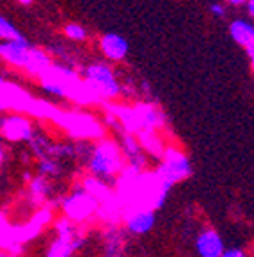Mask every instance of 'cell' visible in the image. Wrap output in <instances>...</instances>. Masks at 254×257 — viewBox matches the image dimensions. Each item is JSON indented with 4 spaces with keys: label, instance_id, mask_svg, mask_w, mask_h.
<instances>
[{
    "label": "cell",
    "instance_id": "cell-16",
    "mask_svg": "<svg viewBox=\"0 0 254 257\" xmlns=\"http://www.w3.org/2000/svg\"><path fill=\"white\" fill-rule=\"evenodd\" d=\"M52 63H54L52 56H50L46 50H43V48H40V47H32L30 59H28V64L25 66L24 72L32 77H40Z\"/></svg>",
    "mask_w": 254,
    "mask_h": 257
},
{
    "label": "cell",
    "instance_id": "cell-8",
    "mask_svg": "<svg viewBox=\"0 0 254 257\" xmlns=\"http://www.w3.org/2000/svg\"><path fill=\"white\" fill-rule=\"evenodd\" d=\"M0 134L9 141H30L34 136V125L25 112H12L0 118Z\"/></svg>",
    "mask_w": 254,
    "mask_h": 257
},
{
    "label": "cell",
    "instance_id": "cell-11",
    "mask_svg": "<svg viewBox=\"0 0 254 257\" xmlns=\"http://www.w3.org/2000/svg\"><path fill=\"white\" fill-rule=\"evenodd\" d=\"M100 52L104 54L105 59H108L110 63H121L128 57L130 52V45L124 40L121 34L118 32H105L104 36L100 38Z\"/></svg>",
    "mask_w": 254,
    "mask_h": 257
},
{
    "label": "cell",
    "instance_id": "cell-24",
    "mask_svg": "<svg viewBox=\"0 0 254 257\" xmlns=\"http://www.w3.org/2000/svg\"><path fill=\"white\" fill-rule=\"evenodd\" d=\"M246 54L250 59V66H252V70H254V45H250L249 48H246Z\"/></svg>",
    "mask_w": 254,
    "mask_h": 257
},
{
    "label": "cell",
    "instance_id": "cell-18",
    "mask_svg": "<svg viewBox=\"0 0 254 257\" xmlns=\"http://www.w3.org/2000/svg\"><path fill=\"white\" fill-rule=\"evenodd\" d=\"M64 36H66L68 40L76 41V43H84V41L88 40V31L80 24H68L66 27H64Z\"/></svg>",
    "mask_w": 254,
    "mask_h": 257
},
{
    "label": "cell",
    "instance_id": "cell-26",
    "mask_svg": "<svg viewBox=\"0 0 254 257\" xmlns=\"http://www.w3.org/2000/svg\"><path fill=\"white\" fill-rule=\"evenodd\" d=\"M18 2H20L22 6H30L32 2H34V0H18Z\"/></svg>",
    "mask_w": 254,
    "mask_h": 257
},
{
    "label": "cell",
    "instance_id": "cell-19",
    "mask_svg": "<svg viewBox=\"0 0 254 257\" xmlns=\"http://www.w3.org/2000/svg\"><path fill=\"white\" fill-rule=\"evenodd\" d=\"M60 173V166L52 157H41L40 161V175L43 177H57Z\"/></svg>",
    "mask_w": 254,
    "mask_h": 257
},
{
    "label": "cell",
    "instance_id": "cell-2",
    "mask_svg": "<svg viewBox=\"0 0 254 257\" xmlns=\"http://www.w3.org/2000/svg\"><path fill=\"white\" fill-rule=\"evenodd\" d=\"M89 173L102 181H107L110 184L118 179L124 168V156L120 149V143L110 138H100L88 157Z\"/></svg>",
    "mask_w": 254,
    "mask_h": 257
},
{
    "label": "cell",
    "instance_id": "cell-12",
    "mask_svg": "<svg viewBox=\"0 0 254 257\" xmlns=\"http://www.w3.org/2000/svg\"><path fill=\"white\" fill-rule=\"evenodd\" d=\"M120 149L124 156V161H126V165L130 166H137V168H142L146 166L148 163V154L144 152L142 145H140L139 138L135 136L134 133H128L124 131L121 133V141H120Z\"/></svg>",
    "mask_w": 254,
    "mask_h": 257
},
{
    "label": "cell",
    "instance_id": "cell-22",
    "mask_svg": "<svg viewBox=\"0 0 254 257\" xmlns=\"http://www.w3.org/2000/svg\"><path fill=\"white\" fill-rule=\"evenodd\" d=\"M244 8H246V11H247V15H249V18L254 22V0H247Z\"/></svg>",
    "mask_w": 254,
    "mask_h": 257
},
{
    "label": "cell",
    "instance_id": "cell-17",
    "mask_svg": "<svg viewBox=\"0 0 254 257\" xmlns=\"http://www.w3.org/2000/svg\"><path fill=\"white\" fill-rule=\"evenodd\" d=\"M18 38H24L20 29L0 15V40H18Z\"/></svg>",
    "mask_w": 254,
    "mask_h": 257
},
{
    "label": "cell",
    "instance_id": "cell-25",
    "mask_svg": "<svg viewBox=\"0 0 254 257\" xmlns=\"http://www.w3.org/2000/svg\"><path fill=\"white\" fill-rule=\"evenodd\" d=\"M4 156H6L4 147H2V143H0V165H2V161H4Z\"/></svg>",
    "mask_w": 254,
    "mask_h": 257
},
{
    "label": "cell",
    "instance_id": "cell-3",
    "mask_svg": "<svg viewBox=\"0 0 254 257\" xmlns=\"http://www.w3.org/2000/svg\"><path fill=\"white\" fill-rule=\"evenodd\" d=\"M114 118H118L124 131L139 134L142 131H156L164 125V114L153 104H137L135 107L116 105L110 109Z\"/></svg>",
    "mask_w": 254,
    "mask_h": 257
},
{
    "label": "cell",
    "instance_id": "cell-4",
    "mask_svg": "<svg viewBox=\"0 0 254 257\" xmlns=\"http://www.w3.org/2000/svg\"><path fill=\"white\" fill-rule=\"evenodd\" d=\"M82 77L102 100H116L121 95V82L107 63H91L80 70Z\"/></svg>",
    "mask_w": 254,
    "mask_h": 257
},
{
    "label": "cell",
    "instance_id": "cell-13",
    "mask_svg": "<svg viewBox=\"0 0 254 257\" xmlns=\"http://www.w3.org/2000/svg\"><path fill=\"white\" fill-rule=\"evenodd\" d=\"M224 248L222 237L215 229H202L196 237V252L199 257H220Z\"/></svg>",
    "mask_w": 254,
    "mask_h": 257
},
{
    "label": "cell",
    "instance_id": "cell-7",
    "mask_svg": "<svg viewBox=\"0 0 254 257\" xmlns=\"http://www.w3.org/2000/svg\"><path fill=\"white\" fill-rule=\"evenodd\" d=\"M156 173L162 177L164 181L178 184V182L188 179L192 173V165L188 157L178 149L167 147L160 157V165L156 168Z\"/></svg>",
    "mask_w": 254,
    "mask_h": 257
},
{
    "label": "cell",
    "instance_id": "cell-5",
    "mask_svg": "<svg viewBox=\"0 0 254 257\" xmlns=\"http://www.w3.org/2000/svg\"><path fill=\"white\" fill-rule=\"evenodd\" d=\"M54 121L72 134L75 140H100L105 136L104 125L86 112H72L60 109Z\"/></svg>",
    "mask_w": 254,
    "mask_h": 257
},
{
    "label": "cell",
    "instance_id": "cell-9",
    "mask_svg": "<svg viewBox=\"0 0 254 257\" xmlns=\"http://www.w3.org/2000/svg\"><path fill=\"white\" fill-rule=\"evenodd\" d=\"M32 47L34 45H30L25 36L18 40H0V59L14 68L25 70L30 59Z\"/></svg>",
    "mask_w": 254,
    "mask_h": 257
},
{
    "label": "cell",
    "instance_id": "cell-1",
    "mask_svg": "<svg viewBox=\"0 0 254 257\" xmlns=\"http://www.w3.org/2000/svg\"><path fill=\"white\" fill-rule=\"evenodd\" d=\"M38 80L41 89L56 98L72 100L78 105H94L102 102L98 93L80 77V73L66 64L52 63L38 77Z\"/></svg>",
    "mask_w": 254,
    "mask_h": 257
},
{
    "label": "cell",
    "instance_id": "cell-14",
    "mask_svg": "<svg viewBox=\"0 0 254 257\" xmlns=\"http://www.w3.org/2000/svg\"><path fill=\"white\" fill-rule=\"evenodd\" d=\"M231 40L246 50L250 45H254V22L247 18H234L228 25Z\"/></svg>",
    "mask_w": 254,
    "mask_h": 257
},
{
    "label": "cell",
    "instance_id": "cell-23",
    "mask_svg": "<svg viewBox=\"0 0 254 257\" xmlns=\"http://www.w3.org/2000/svg\"><path fill=\"white\" fill-rule=\"evenodd\" d=\"M224 2L230 4V6H233V8H244L247 0H224Z\"/></svg>",
    "mask_w": 254,
    "mask_h": 257
},
{
    "label": "cell",
    "instance_id": "cell-10",
    "mask_svg": "<svg viewBox=\"0 0 254 257\" xmlns=\"http://www.w3.org/2000/svg\"><path fill=\"white\" fill-rule=\"evenodd\" d=\"M155 211L150 207H132L123 213V221L128 232L142 236L155 227Z\"/></svg>",
    "mask_w": 254,
    "mask_h": 257
},
{
    "label": "cell",
    "instance_id": "cell-6",
    "mask_svg": "<svg viewBox=\"0 0 254 257\" xmlns=\"http://www.w3.org/2000/svg\"><path fill=\"white\" fill-rule=\"evenodd\" d=\"M98 207H100V202L82 184L76 186L62 200L64 214H66V218L75 221V223H82L88 218H91L92 214L98 213Z\"/></svg>",
    "mask_w": 254,
    "mask_h": 257
},
{
    "label": "cell",
    "instance_id": "cell-20",
    "mask_svg": "<svg viewBox=\"0 0 254 257\" xmlns=\"http://www.w3.org/2000/svg\"><path fill=\"white\" fill-rule=\"evenodd\" d=\"M208 11L214 18L217 20H222L228 16V4L226 2H218V0H210V4H208Z\"/></svg>",
    "mask_w": 254,
    "mask_h": 257
},
{
    "label": "cell",
    "instance_id": "cell-15",
    "mask_svg": "<svg viewBox=\"0 0 254 257\" xmlns=\"http://www.w3.org/2000/svg\"><path fill=\"white\" fill-rule=\"evenodd\" d=\"M84 237L75 234V236H57V239L52 243L48 250L46 257H72L73 252L82 246Z\"/></svg>",
    "mask_w": 254,
    "mask_h": 257
},
{
    "label": "cell",
    "instance_id": "cell-21",
    "mask_svg": "<svg viewBox=\"0 0 254 257\" xmlns=\"http://www.w3.org/2000/svg\"><path fill=\"white\" fill-rule=\"evenodd\" d=\"M220 257H247V255H246V252L240 248H224Z\"/></svg>",
    "mask_w": 254,
    "mask_h": 257
}]
</instances>
